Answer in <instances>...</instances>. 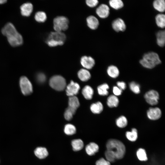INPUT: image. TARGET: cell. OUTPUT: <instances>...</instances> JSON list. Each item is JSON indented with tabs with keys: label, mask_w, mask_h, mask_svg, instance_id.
Listing matches in <instances>:
<instances>
[{
	"label": "cell",
	"mask_w": 165,
	"mask_h": 165,
	"mask_svg": "<svg viewBox=\"0 0 165 165\" xmlns=\"http://www.w3.org/2000/svg\"><path fill=\"white\" fill-rule=\"evenodd\" d=\"M2 32L7 37L8 42L12 46H17L22 44V37L12 23L6 24L2 28Z\"/></svg>",
	"instance_id": "obj_1"
},
{
	"label": "cell",
	"mask_w": 165,
	"mask_h": 165,
	"mask_svg": "<svg viewBox=\"0 0 165 165\" xmlns=\"http://www.w3.org/2000/svg\"><path fill=\"white\" fill-rule=\"evenodd\" d=\"M107 150L113 152L116 159H122L126 152V148L124 144L118 140L111 139L109 140L106 144Z\"/></svg>",
	"instance_id": "obj_2"
},
{
	"label": "cell",
	"mask_w": 165,
	"mask_h": 165,
	"mask_svg": "<svg viewBox=\"0 0 165 165\" xmlns=\"http://www.w3.org/2000/svg\"><path fill=\"white\" fill-rule=\"evenodd\" d=\"M139 62L143 67L152 69L160 64L161 61L157 53L152 52L145 54Z\"/></svg>",
	"instance_id": "obj_3"
},
{
	"label": "cell",
	"mask_w": 165,
	"mask_h": 165,
	"mask_svg": "<svg viewBox=\"0 0 165 165\" xmlns=\"http://www.w3.org/2000/svg\"><path fill=\"white\" fill-rule=\"evenodd\" d=\"M66 39V36L64 33L55 31L49 34L46 42L50 47H55L63 45Z\"/></svg>",
	"instance_id": "obj_4"
},
{
	"label": "cell",
	"mask_w": 165,
	"mask_h": 165,
	"mask_svg": "<svg viewBox=\"0 0 165 165\" xmlns=\"http://www.w3.org/2000/svg\"><path fill=\"white\" fill-rule=\"evenodd\" d=\"M49 85L52 88L58 91H63L66 86L65 79L59 75L52 77L49 80Z\"/></svg>",
	"instance_id": "obj_5"
},
{
	"label": "cell",
	"mask_w": 165,
	"mask_h": 165,
	"mask_svg": "<svg viewBox=\"0 0 165 165\" xmlns=\"http://www.w3.org/2000/svg\"><path fill=\"white\" fill-rule=\"evenodd\" d=\"M53 28L55 31L62 32L68 28L69 20L65 16H57L53 19Z\"/></svg>",
	"instance_id": "obj_6"
},
{
	"label": "cell",
	"mask_w": 165,
	"mask_h": 165,
	"mask_svg": "<svg viewBox=\"0 0 165 165\" xmlns=\"http://www.w3.org/2000/svg\"><path fill=\"white\" fill-rule=\"evenodd\" d=\"M19 83L21 92L24 95H28L32 93V85L27 77L25 76L21 77Z\"/></svg>",
	"instance_id": "obj_7"
},
{
	"label": "cell",
	"mask_w": 165,
	"mask_h": 165,
	"mask_svg": "<svg viewBox=\"0 0 165 165\" xmlns=\"http://www.w3.org/2000/svg\"><path fill=\"white\" fill-rule=\"evenodd\" d=\"M144 97L146 102L150 105H154L158 103L159 94L155 90L148 91L145 93Z\"/></svg>",
	"instance_id": "obj_8"
},
{
	"label": "cell",
	"mask_w": 165,
	"mask_h": 165,
	"mask_svg": "<svg viewBox=\"0 0 165 165\" xmlns=\"http://www.w3.org/2000/svg\"><path fill=\"white\" fill-rule=\"evenodd\" d=\"M80 89V86L77 83L71 80L70 83L66 86V95L69 97L76 95L78 94Z\"/></svg>",
	"instance_id": "obj_9"
},
{
	"label": "cell",
	"mask_w": 165,
	"mask_h": 165,
	"mask_svg": "<svg viewBox=\"0 0 165 165\" xmlns=\"http://www.w3.org/2000/svg\"><path fill=\"white\" fill-rule=\"evenodd\" d=\"M147 115L150 119L156 120L161 117L162 112L160 109L158 107H151L149 108L147 110Z\"/></svg>",
	"instance_id": "obj_10"
},
{
	"label": "cell",
	"mask_w": 165,
	"mask_h": 165,
	"mask_svg": "<svg viewBox=\"0 0 165 165\" xmlns=\"http://www.w3.org/2000/svg\"><path fill=\"white\" fill-rule=\"evenodd\" d=\"M96 12L100 18L103 19L105 18L109 15L110 9L107 5L101 4L97 8Z\"/></svg>",
	"instance_id": "obj_11"
},
{
	"label": "cell",
	"mask_w": 165,
	"mask_h": 165,
	"mask_svg": "<svg viewBox=\"0 0 165 165\" xmlns=\"http://www.w3.org/2000/svg\"><path fill=\"white\" fill-rule=\"evenodd\" d=\"M80 63L84 68L90 69L94 66L95 61L94 58L90 56H84L81 58Z\"/></svg>",
	"instance_id": "obj_12"
},
{
	"label": "cell",
	"mask_w": 165,
	"mask_h": 165,
	"mask_svg": "<svg viewBox=\"0 0 165 165\" xmlns=\"http://www.w3.org/2000/svg\"><path fill=\"white\" fill-rule=\"evenodd\" d=\"M112 27L116 32L123 31L126 29V26L124 20L120 18H118L112 22Z\"/></svg>",
	"instance_id": "obj_13"
},
{
	"label": "cell",
	"mask_w": 165,
	"mask_h": 165,
	"mask_svg": "<svg viewBox=\"0 0 165 165\" xmlns=\"http://www.w3.org/2000/svg\"><path fill=\"white\" fill-rule=\"evenodd\" d=\"M21 15L24 16L30 15L33 10V6L31 3L27 2L23 4L20 7Z\"/></svg>",
	"instance_id": "obj_14"
},
{
	"label": "cell",
	"mask_w": 165,
	"mask_h": 165,
	"mask_svg": "<svg viewBox=\"0 0 165 165\" xmlns=\"http://www.w3.org/2000/svg\"><path fill=\"white\" fill-rule=\"evenodd\" d=\"M86 21L88 27L92 30L97 29L99 25L98 19L93 15L88 16L86 19Z\"/></svg>",
	"instance_id": "obj_15"
},
{
	"label": "cell",
	"mask_w": 165,
	"mask_h": 165,
	"mask_svg": "<svg viewBox=\"0 0 165 165\" xmlns=\"http://www.w3.org/2000/svg\"><path fill=\"white\" fill-rule=\"evenodd\" d=\"M35 155L41 159L46 158L48 155V152L46 148L42 147L36 148L34 151Z\"/></svg>",
	"instance_id": "obj_16"
},
{
	"label": "cell",
	"mask_w": 165,
	"mask_h": 165,
	"mask_svg": "<svg viewBox=\"0 0 165 165\" xmlns=\"http://www.w3.org/2000/svg\"><path fill=\"white\" fill-rule=\"evenodd\" d=\"M99 147L96 143L92 142L87 145L86 147L85 150L86 153L89 155H94L99 151Z\"/></svg>",
	"instance_id": "obj_17"
},
{
	"label": "cell",
	"mask_w": 165,
	"mask_h": 165,
	"mask_svg": "<svg viewBox=\"0 0 165 165\" xmlns=\"http://www.w3.org/2000/svg\"><path fill=\"white\" fill-rule=\"evenodd\" d=\"M82 93L85 99L90 100L92 98L94 91L92 88L90 86L86 85L82 89Z\"/></svg>",
	"instance_id": "obj_18"
},
{
	"label": "cell",
	"mask_w": 165,
	"mask_h": 165,
	"mask_svg": "<svg viewBox=\"0 0 165 165\" xmlns=\"http://www.w3.org/2000/svg\"><path fill=\"white\" fill-rule=\"evenodd\" d=\"M77 74L79 79L84 82L88 81L91 76L90 72L85 69H80L78 71Z\"/></svg>",
	"instance_id": "obj_19"
},
{
	"label": "cell",
	"mask_w": 165,
	"mask_h": 165,
	"mask_svg": "<svg viewBox=\"0 0 165 165\" xmlns=\"http://www.w3.org/2000/svg\"><path fill=\"white\" fill-rule=\"evenodd\" d=\"M119 100L117 97L114 95H110L107 99V104L110 108L117 107L119 104Z\"/></svg>",
	"instance_id": "obj_20"
},
{
	"label": "cell",
	"mask_w": 165,
	"mask_h": 165,
	"mask_svg": "<svg viewBox=\"0 0 165 165\" xmlns=\"http://www.w3.org/2000/svg\"><path fill=\"white\" fill-rule=\"evenodd\" d=\"M107 72L108 75L113 78L118 77L119 74V70L118 68L114 65L109 66L107 68Z\"/></svg>",
	"instance_id": "obj_21"
},
{
	"label": "cell",
	"mask_w": 165,
	"mask_h": 165,
	"mask_svg": "<svg viewBox=\"0 0 165 165\" xmlns=\"http://www.w3.org/2000/svg\"><path fill=\"white\" fill-rule=\"evenodd\" d=\"M68 104V107L76 110L80 106L79 99L75 96L69 97Z\"/></svg>",
	"instance_id": "obj_22"
},
{
	"label": "cell",
	"mask_w": 165,
	"mask_h": 165,
	"mask_svg": "<svg viewBox=\"0 0 165 165\" xmlns=\"http://www.w3.org/2000/svg\"><path fill=\"white\" fill-rule=\"evenodd\" d=\"M90 109L93 113L98 114L101 113L103 110V106L101 102L98 101L91 105Z\"/></svg>",
	"instance_id": "obj_23"
},
{
	"label": "cell",
	"mask_w": 165,
	"mask_h": 165,
	"mask_svg": "<svg viewBox=\"0 0 165 165\" xmlns=\"http://www.w3.org/2000/svg\"><path fill=\"white\" fill-rule=\"evenodd\" d=\"M156 42L158 45L163 47L165 43V32L164 30L158 31L156 34Z\"/></svg>",
	"instance_id": "obj_24"
},
{
	"label": "cell",
	"mask_w": 165,
	"mask_h": 165,
	"mask_svg": "<svg viewBox=\"0 0 165 165\" xmlns=\"http://www.w3.org/2000/svg\"><path fill=\"white\" fill-rule=\"evenodd\" d=\"M154 8L160 12H163L165 10V2L164 0H156L153 3Z\"/></svg>",
	"instance_id": "obj_25"
},
{
	"label": "cell",
	"mask_w": 165,
	"mask_h": 165,
	"mask_svg": "<svg viewBox=\"0 0 165 165\" xmlns=\"http://www.w3.org/2000/svg\"><path fill=\"white\" fill-rule=\"evenodd\" d=\"M73 150L77 151L81 150L83 148L84 144L83 141L80 139L73 140L71 142Z\"/></svg>",
	"instance_id": "obj_26"
},
{
	"label": "cell",
	"mask_w": 165,
	"mask_h": 165,
	"mask_svg": "<svg viewBox=\"0 0 165 165\" xmlns=\"http://www.w3.org/2000/svg\"><path fill=\"white\" fill-rule=\"evenodd\" d=\"M156 22L157 26L163 28L165 26V16L162 13L158 14L155 17Z\"/></svg>",
	"instance_id": "obj_27"
},
{
	"label": "cell",
	"mask_w": 165,
	"mask_h": 165,
	"mask_svg": "<svg viewBox=\"0 0 165 165\" xmlns=\"http://www.w3.org/2000/svg\"><path fill=\"white\" fill-rule=\"evenodd\" d=\"M126 136L127 139L131 141H134L138 138V132L135 128L132 129L131 131H127L126 132Z\"/></svg>",
	"instance_id": "obj_28"
},
{
	"label": "cell",
	"mask_w": 165,
	"mask_h": 165,
	"mask_svg": "<svg viewBox=\"0 0 165 165\" xmlns=\"http://www.w3.org/2000/svg\"><path fill=\"white\" fill-rule=\"evenodd\" d=\"M109 88L108 85L106 83H104L99 86L97 87L98 94L101 96H106L108 94V90Z\"/></svg>",
	"instance_id": "obj_29"
},
{
	"label": "cell",
	"mask_w": 165,
	"mask_h": 165,
	"mask_svg": "<svg viewBox=\"0 0 165 165\" xmlns=\"http://www.w3.org/2000/svg\"><path fill=\"white\" fill-rule=\"evenodd\" d=\"M109 3L112 8L116 10L122 8L124 6L123 3L121 0H111Z\"/></svg>",
	"instance_id": "obj_30"
},
{
	"label": "cell",
	"mask_w": 165,
	"mask_h": 165,
	"mask_svg": "<svg viewBox=\"0 0 165 165\" xmlns=\"http://www.w3.org/2000/svg\"><path fill=\"white\" fill-rule=\"evenodd\" d=\"M35 19L38 22L43 23L45 22L46 20L47 16L45 12L39 11L36 12L35 14Z\"/></svg>",
	"instance_id": "obj_31"
},
{
	"label": "cell",
	"mask_w": 165,
	"mask_h": 165,
	"mask_svg": "<svg viewBox=\"0 0 165 165\" xmlns=\"http://www.w3.org/2000/svg\"><path fill=\"white\" fill-rule=\"evenodd\" d=\"M64 131V133L67 135H72L76 133V129L73 125L68 124L65 126Z\"/></svg>",
	"instance_id": "obj_32"
},
{
	"label": "cell",
	"mask_w": 165,
	"mask_h": 165,
	"mask_svg": "<svg viewBox=\"0 0 165 165\" xmlns=\"http://www.w3.org/2000/svg\"><path fill=\"white\" fill-rule=\"evenodd\" d=\"M128 121L127 118L122 116L118 118L116 120V125L119 127L123 128L126 127Z\"/></svg>",
	"instance_id": "obj_33"
},
{
	"label": "cell",
	"mask_w": 165,
	"mask_h": 165,
	"mask_svg": "<svg viewBox=\"0 0 165 165\" xmlns=\"http://www.w3.org/2000/svg\"><path fill=\"white\" fill-rule=\"evenodd\" d=\"M76 111L68 107L66 108L64 113V116L65 119L68 121L71 120L73 116L75 114Z\"/></svg>",
	"instance_id": "obj_34"
},
{
	"label": "cell",
	"mask_w": 165,
	"mask_h": 165,
	"mask_svg": "<svg viewBox=\"0 0 165 165\" xmlns=\"http://www.w3.org/2000/svg\"><path fill=\"white\" fill-rule=\"evenodd\" d=\"M137 156L138 159L141 161H146L148 158L145 150L142 148H140L137 152Z\"/></svg>",
	"instance_id": "obj_35"
},
{
	"label": "cell",
	"mask_w": 165,
	"mask_h": 165,
	"mask_svg": "<svg viewBox=\"0 0 165 165\" xmlns=\"http://www.w3.org/2000/svg\"><path fill=\"white\" fill-rule=\"evenodd\" d=\"M129 87L131 91L135 94H138L140 92V85L135 82L133 81L130 83Z\"/></svg>",
	"instance_id": "obj_36"
},
{
	"label": "cell",
	"mask_w": 165,
	"mask_h": 165,
	"mask_svg": "<svg viewBox=\"0 0 165 165\" xmlns=\"http://www.w3.org/2000/svg\"><path fill=\"white\" fill-rule=\"evenodd\" d=\"M105 156L107 160L110 162H114L116 160L114 153L112 151L107 150L105 152Z\"/></svg>",
	"instance_id": "obj_37"
},
{
	"label": "cell",
	"mask_w": 165,
	"mask_h": 165,
	"mask_svg": "<svg viewBox=\"0 0 165 165\" xmlns=\"http://www.w3.org/2000/svg\"><path fill=\"white\" fill-rule=\"evenodd\" d=\"M86 3L87 5L90 7H94L96 6L98 3L97 0H86Z\"/></svg>",
	"instance_id": "obj_38"
},
{
	"label": "cell",
	"mask_w": 165,
	"mask_h": 165,
	"mask_svg": "<svg viewBox=\"0 0 165 165\" xmlns=\"http://www.w3.org/2000/svg\"><path fill=\"white\" fill-rule=\"evenodd\" d=\"M96 165H111L110 163L103 158H101L97 160Z\"/></svg>",
	"instance_id": "obj_39"
},
{
	"label": "cell",
	"mask_w": 165,
	"mask_h": 165,
	"mask_svg": "<svg viewBox=\"0 0 165 165\" xmlns=\"http://www.w3.org/2000/svg\"><path fill=\"white\" fill-rule=\"evenodd\" d=\"M113 92L114 95L117 96L121 95L122 90L117 86H114L113 88Z\"/></svg>",
	"instance_id": "obj_40"
},
{
	"label": "cell",
	"mask_w": 165,
	"mask_h": 165,
	"mask_svg": "<svg viewBox=\"0 0 165 165\" xmlns=\"http://www.w3.org/2000/svg\"><path fill=\"white\" fill-rule=\"evenodd\" d=\"M117 87L122 90H124L126 88V83L123 81H118L117 82Z\"/></svg>",
	"instance_id": "obj_41"
},
{
	"label": "cell",
	"mask_w": 165,
	"mask_h": 165,
	"mask_svg": "<svg viewBox=\"0 0 165 165\" xmlns=\"http://www.w3.org/2000/svg\"><path fill=\"white\" fill-rule=\"evenodd\" d=\"M37 79L38 81L40 82H42L45 81L46 77L43 74L40 73L37 75Z\"/></svg>",
	"instance_id": "obj_42"
},
{
	"label": "cell",
	"mask_w": 165,
	"mask_h": 165,
	"mask_svg": "<svg viewBox=\"0 0 165 165\" xmlns=\"http://www.w3.org/2000/svg\"><path fill=\"white\" fill-rule=\"evenodd\" d=\"M7 1L6 0H0V4H3L6 2Z\"/></svg>",
	"instance_id": "obj_43"
}]
</instances>
